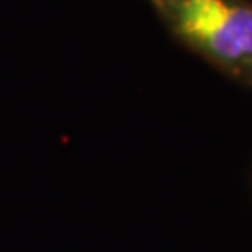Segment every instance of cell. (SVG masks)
<instances>
[{"mask_svg":"<svg viewBox=\"0 0 252 252\" xmlns=\"http://www.w3.org/2000/svg\"><path fill=\"white\" fill-rule=\"evenodd\" d=\"M183 43L220 69L252 81V4L245 0H153Z\"/></svg>","mask_w":252,"mask_h":252,"instance_id":"cell-1","label":"cell"}]
</instances>
